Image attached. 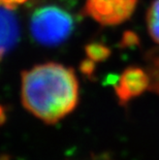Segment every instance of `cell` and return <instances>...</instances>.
<instances>
[{
  "label": "cell",
  "instance_id": "6da1fadb",
  "mask_svg": "<svg viewBox=\"0 0 159 160\" xmlns=\"http://www.w3.org/2000/svg\"><path fill=\"white\" fill-rule=\"evenodd\" d=\"M21 97L29 113L47 124H55L77 108V76L62 64H38L22 72Z\"/></svg>",
  "mask_w": 159,
  "mask_h": 160
},
{
  "label": "cell",
  "instance_id": "7a4b0ae2",
  "mask_svg": "<svg viewBox=\"0 0 159 160\" xmlns=\"http://www.w3.org/2000/svg\"><path fill=\"white\" fill-rule=\"evenodd\" d=\"M76 28V19L65 8L45 4L36 8L29 19L32 38L43 47H58L69 38Z\"/></svg>",
  "mask_w": 159,
  "mask_h": 160
},
{
  "label": "cell",
  "instance_id": "3957f363",
  "mask_svg": "<svg viewBox=\"0 0 159 160\" xmlns=\"http://www.w3.org/2000/svg\"><path fill=\"white\" fill-rule=\"evenodd\" d=\"M138 0H86L84 13L103 26H116L127 21Z\"/></svg>",
  "mask_w": 159,
  "mask_h": 160
},
{
  "label": "cell",
  "instance_id": "277c9868",
  "mask_svg": "<svg viewBox=\"0 0 159 160\" xmlns=\"http://www.w3.org/2000/svg\"><path fill=\"white\" fill-rule=\"evenodd\" d=\"M147 90H150V77L146 69L138 66H129L124 69L115 86L121 105H126Z\"/></svg>",
  "mask_w": 159,
  "mask_h": 160
},
{
  "label": "cell",
  "instance_id": "5b68a950",
  "mask_svg": "<svg viewBox=\"0 0 159 160\" xmlns=\"http://www.w3.org/2000/svg\"><path fill=\"white\" fill-rule=\"evenodd\" d=\"M20 39V25L13 8L0 4V60Z\"/></svg>",
  "mask_w": 159,
  "mask_h": 160
},
{
  "label": "cell",
  "instance_id": "8992f818",
  "mask_svg": "<svg viewBox=\"0 0 159 160\" xmlns=\"http://www.w3.org/2000/svg\"><path fill=\"white\" fill-rule=\"evenodd\" d=\"M147 72L150 77V90L159 95V49H153L147 56Z\"/></svg>",
  "mask_w": 159,
  "mask_h": 160
},
{
  "label": "cell",
  "instance_id": "52a82bcc",
  "mask_svg": "<svg viewBox=\"0 0 159 160\" xmlns=\"http://www.w3.org/2000/svg\"><path fill=\"white\" fill-rule=\"evenodd\" d=\"M146 22L151 38L159 45V0H154L149 6Z\"/></svg>",
  "mask_w": 159,
  "mask_h": 160
},
{
  "label": "cell",
  "instance_id": "ba28073f",
  "mask_svg": "<svg viewBox=\"0 0 159 160\" xmlns=\"http://www.w3.org/2000/svg\"><path fill=\"white\" fill-rule=\"evenodd\" d=\"M85 53L94 62H103L112 55V50L101 42H90L85 46Z\"/></svg>",
  "mask_w": 159,
  "mask_h": 160
},
{
  "label": "cell",
  "instance_id": "9c48e42d",
  "mask_svg": "<svg viewBox=\"0 0 159 160\" xmlns=\"http://www.w3.org/2000/svg\"><path fill=\"white\" fill-rule=\"evenodd\" d=\"M95 62L91 59H85L83 60L80 64V71L82 72L84 76H86L88 79L92 80L94 79V74H95Z\"/></svg>",
  "mask_w": 159,
  "mask_h": 160
},
{
  "label": "cell",
  "instance_id": "30bf717a",
  "mask_svg": "<svg viewBox=\"0 0 159 160\" xmlns=\"http://www.w3.org/2000/svg\"><path fill=\"white\" fill-rule=\"evenodd\" d=\"M138 43V36L132 31H125L120 40V48H132Z\"/></svg>",
  "mask_w": 159,
  "mask_h": 160
},
{
  "label": "cell",
  "instance_id": "8fae6325",
  "mask_svg": "<svg viewBox=\"0 0 159 160\" xmlns=\"http://www.w3.org/2000/svg\"><path fill=\"white\" fill-rule=\"evenodd\" d=\"M5 119H6V116H5L4 108H3L2 105H0V125L5 121Z\"/></svg>",
  "mask_w": 159,
  "mask_h": 160
}]
</instances>
